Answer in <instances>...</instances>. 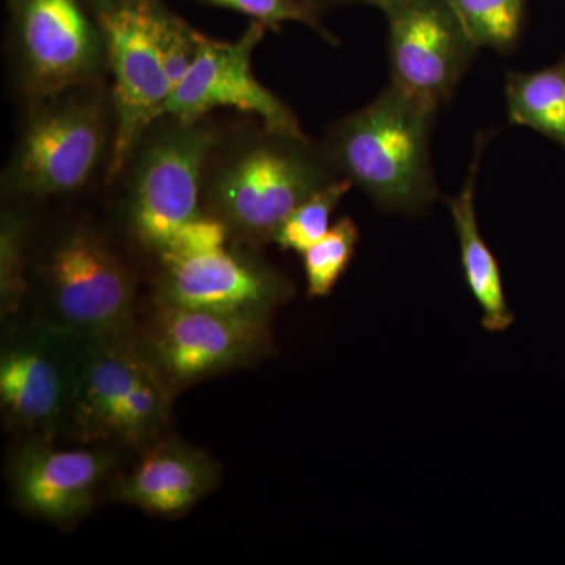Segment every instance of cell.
Listing matches in <instances>:
<instances>
[{"label": "cell", "mask_w": 565, "mask_h": 565, "mask_svg": "<svg viewBox=\"0 0 565 565\" xmlns=\"http://www.w3.org/2000/svg\"><path fill=\"white\" fill-rule=\"evenodd\" d=\"M341 178L322 141L256 120L223 132L211 151L202 206L228 228L232 239L258 247L273 243L299 204Z\"/></svg>", "instance_id": "1"}, {"label": "cell", "mask_w": 565, "mask_h": 565, "mask_svg": "<svg viewBox=\"0 0 565 565\" xmlns=\"http://www.w3.org/2000/svg\"><path fill=\"white\" fill-rule=\"evenodd\" d=\"M437 114L388 84L362 109L334 121L322 143L341 177L381 210L418 215L440 195L430 161Z\"/></svg>", "instance_id": "2"}, {"label": "cell", "mask_w": 565, "mask_h": 565, "mask_svg": "<svg viewBox=\"0 0 565 565\" xmlns=\"http://www.w3.org/2000/svg\"><path fill=\"white\" fill-rule=\"evenodd\" d=\"M114 129L103 81L29 102L3 173V195L28 204L81 192L107 169Z\"/></svg>", "instance_id": "3"}, {"label": "cell", "mask_w": 565, "mask_h": 565, "mask_svg": "<svg viewBox=\"0 0 565 565\" xmlns=\"http://www.w3.org/2000/svg\"><path fill=\"white\" fill-rule=\"evenodd\" d=\"M174 390L131 333L77 338L68 424L87 445L143 449L161 438Z\"/></svg>", "instance_id": "4"}, {"label": "cell", "mask_w": 565, "mask_h": 565, "mask_svg": "<svg viewBox=\"0 0 565 565\" xmlns=\"http://www.w3.org/2000/svg\"><path fill=\"white\" fill-rule=\"evenodd\" d=\"M223 132L211 117L166 115L145 132L118 178L126 226L156 259L185 223L203 214L204 167Z\"/></svg>", "instance_id": "5"}, {"label": "cell", "mask_w": 565, "mask_h": 565, "mask_svg": "<svg viewBox=\"0 0 565 565\" xmlns=\"http://www.w3.org/2000/svg\"><path fill=\"white\" fill-rule=\"evenodd\" d=\"M35 275L55 326L76 338L131 333L136 280L90 222L63 226L39 253Z\"/></svg>", "instance_id": "6"}, {"label": "cell", "mask_w": 565, "mask_h": 565, "mask_svg": "<svg viewBox=\"0 0 565 565\" xmlns=\"http://www.w3.org/2000/svg\"><path fill=\"white\" fill-rule=\"evenodd\" d=\"M102 29L115 129L106 180L118 181L145 132L166 114L173 82L163 61V0H85Z\"/></svg>", "instance_id": "7"}, {"label": "cell", "mask_w": 565, "mask_h": 565, "mask_svg": "<svg viewBox=\"0 0 565 565\" xmlns=\"http://www.w3.org/2000/svg\"><path fill=\"white\" fill-rule=\"evenodd\" d=\"M10 51L28 102L103 81L102 29L85 0H9Z\"/></svg>", "instance_id": "8"}, {"label": "cell", "mask_w": 565, "mask_h": 565, "mask_svg": "<svg viewBox=\"0 0 565 565\" xmlns=\"http://www.w3.org/2000/svg\"><path fill=\"white\" fill-rule=\"evenodd\" d=\"M388 28L390 85L440 110L479 47L446 0H373Z\"/></svg>", "instance_id": "9"}, {"label": "cell", "mask_w": 565, "mask_h": 565, "mask_svg": "<svg viewBox=\"0 0 565 565\" xmlns=\"http://www.w3.org/2000/svg\"><path fill=\"white\" fill-rule=\"evenodd\" d=\"M269 319L158 302L139 341L166 381L178 390L266 355Z\"/></svg>", "instance_id": "10"}, {"label": "cell", "mask_w": 565, "mask_h": 565, "mask_svg": "<svg viewBox=\"0 0 565 565\" xmlns=\"http://www.w3.org/2000/svg\"><path fill=\"white\" fill-rule=\"evenodd\" d=\"M266 25L252 21L234 41L203 35L199 54L174 85L163 117L193 121L217 109H234L278 131L303 132L296 114L274 92L256 79L252 55L266 35Z\"/></svg>", "instance_id": "11"}, {"label": "cell", "mask_w": 565, "mask_h": 565, "mask_svg": "<svg viewBox=\"0 0 565 565\" xmlns=\"http://www.w3.org/2000/svg\"><path fill=\"white\" fill-rule=\"evenodd\" d=\"M77 338L51 323L3 348L0 403L14 426L51 440L68 422Z\"/></svg>", "instance_id": "12"}, {"label": "cell", "mask_w": 565, "mask_h": 565, "mask_svg": "<svg viewBox=\"0 0 565 565\" xmlns=\"http://www.w3.org/2000/svg\"><path fill=\"white\" fill-rule=\"evenodd\" d=\"M158 302L218 313L269 316L294 286L273 266L226 247L162 264Z\"/></svg>", "instance_id": "13"}, {"label": "cell", "mask_w": 565, "mask_h": 565, "mask_svg": "<svg viewBox=\"0 0 565 565\" xmlns=\"http://www.w3.org/2000/svg\"><path fill=\"white\" fill-rule=\"evenodd\" d=\"M117 456L106 445L58 448L35 438L10 465L14 501L29 515L58 526L81 522L114 471Z\"/></svg>", "instance_id": "14"}, {"label": "cell", "mask_w": 565, "mask_h": 565, "mask_svg": "<svg viewBox=\"0 0 565 565\" xmlns=\"http://www.w3.org/2000/svg\"><path fill=\"white\" fill-rule=\"evenodd\" d=\"M111 487V497L156 516H180L221 482V468L195 446L158 438Z\"/></svg>", "instance_id": "15"}, {"label": "cell", "mask_w": 565, "mask_h": 565, "mask_svg": "<svg viewBox=\"0 0 565 565\" xmlns=\"http://www.w3.org/2000/svg\"><path fill=\"white\" fill-rule=\"evenodd\" d=\"M492 136L493 132L478 134L462 189L455 196H446L445 202L455 222L465 281L482 311V327L489 332L500 333L514 323L515 315L505 299L500 264L479 228L475 203L479 169Z\"/></svg>", "instance_id": "16"}, {"label": "cell", "mask_w": 565, "mask_h": 565, "mask_svg": "<svg viewBox=\"0 0 565 565\" xmlns=\"http://www.w3.org/2000/svg\"><path fill=\"white\" fill-rule=\"evenodd\" d=\"M505 106L512 125L525 126L565 150V57L535 71H509Z\"/></svg>", "instance_id": "17"}, {"label": "cell", "mask_w": 565, "mask_h": 565, "mask_svg": "<svg viewBox=\"0 0 565 565\" xmlns=\"http://www.w3.org/2000/svg\"><path fill=\"white\" fill-rule=\"evenodd\" d=\"M476 46L509 54L519 44L526 0H446Z\"/></svg>", "instance_id": "18"}, {"label": "cell", "mask_w": 565, "mask_h": 565, "mask_svg": "<svg viewBox=\"0 0 565 565\" xmlns=\"http://www.w3.org/2000/svg\"><path fill=\"white\" fill-rule=\"evenodd\" d=\"M18 204L2 212L0 222V305L3 316L20 308L31 275V215Z\"/></svg>", "instance_id": "19"}, {"label": "cell", "mask_w": 565, "mask_h": 565, "mask_svg": "<svg viewBox=\"0 0 565 565\" xmlns=\"http://www.w3.org/2000/svg\"><path fill=\"white\" fill-rule=\"evenodd\" d=\"M359 243L356 223L351 217H341L326 236L302 253L307 292L311 299H322L333 291L351 266Z\"/></svg>", "instance_id": "20"}, {"label": "cell", "mask_w": 565, "mask_h": 565, "mask_svg": "<svg viewBox=\"0 0 565 565\" xmlns=\"http://www.w3.org/2000/svg\"><path fill=\"white\" fill-rule=\"evenodd\" d=\"M351 188L352 182L341 178L305 200L281 223L273 243L277 244L281 250L302 255L308 247L318 243L332 228L330 221L333 212Z\"/></svg>", "instance_id": "21"}, {"label": "cell", "mask_w": 565, "mask_h": 565, "mask_svg": "<svg viewBox=\"0 0 565 565\" xmlns=\"http://www.w3.org/2000/svg\"><path fill=\"white\" fill-rule=\"evenodd\" d=\"M203 6L236 11L267 29H280L286 22H300L313 29L329 43H337L334 35L327 31L321 21V10L313 0H192Z\"/></svg>", "instance_id": "22"}, {"label": "cell", "mask_w": 565, "mask_h": 565, "mask_svg": "<svg viewBox=\"0 0 565 565\" xmlns=\"http://www.w3.org/2000/svg\"><path fill=\"white\" fill-rule=\"evenodd\" d=\"M228 228L218 218L203 212L199 217L192 218L174 234L166 250L159 255V266L162 264L182 262L204 253L221 250L228 245Z\"/></svg>", "instance_id": "23"}, {"label": "cell", "mask_w": 565, "mask_h": 565, "mask_svg": "<svg viewBox=\"0 0 565 565\" xmlns=\"http://www.w3.org/2000/svg\"><path fill=\"white\" fill-rule=\"evenodd\" d=\"M319 10L329 9V7L349 6V3H371L373 0H313Z\"/></svg>", "instance_id": "24"}, {"label": "cell", "mask_w": 565, "mask_h": 565, "mask_svg": "<svg viewBox=\"0 0 565 565\" xmlns=\"http://www.w3.org/2000/svg\"><path fill=\"white\" fill-rule=\"evenodd\" d=\"M7 2H9V0H7Z\"/></svg>", "instance_id": "25"}]
</instances>
